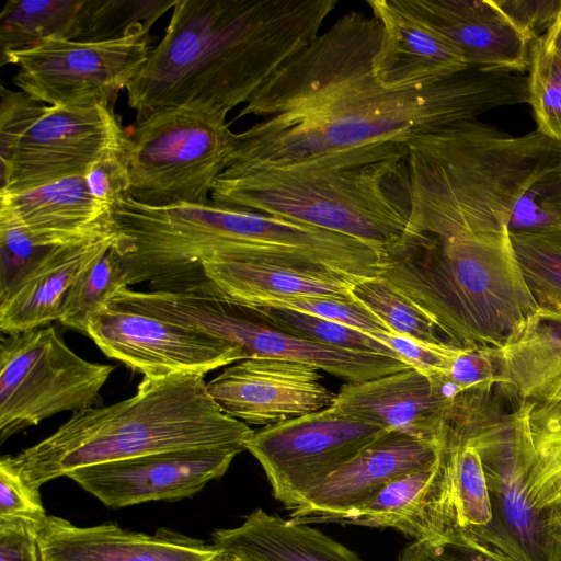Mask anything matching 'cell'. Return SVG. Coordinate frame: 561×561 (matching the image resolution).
Instances as JSON below:
<instances>
[{"instance_id": "32", "label": "cell", "mask_w": 561, "mask_h": 561, "mask_svg": "<svg viewBox=\"0 0 561 561\" xmlns=\"http://www.w3.org/2000/svg\"><path fill=\"white\" fill-rule=\"evenodd\" d=\"M508 233L538 308L561 312V227Z\"/></svg>"}, {"instance_id": "3", "label": "cell", "mask_w": 561, "mask_h": 561, "mask_svg": "<svg viewBox=\"0 0 561 561\" xmlns=\"http://www.w3.org/2000/svg\"><path fill=\"white\" fill-rule=\"evenodd\" d=\"M210 198L348 236L382 253L411 216L408 147L380 142L284 167L228 168Z\"/></svg>"}, {"instance_id": "17", "label": "cell", "mask_w": 561, "mask_h": 561, "mask_svg": "<svg viewBox=\"0 0 561 561\" xmlns=\"http://www.w3.org/2000/svg\"><path fill=\"white\" fill-rule=\"evenodd\" d=\"M318 368L299 362L251 357L228 365L207 382L228 415L252 425H273L330 408L336 393Z\"/></svg>"}, {"instance_id": "9", "label": "cell", "mask_w": 561, "mask_h": 561, "mask_svg": "<svg viewBox=\"0 0 561 561\" xmlns=\"http://www.w3.org/2000/svg\"><path fill=\"white\" fill-rule=\"evenodd\" d=\"M226 117L172 107L137 119L122 151L131 180L128 196L156 206L210 201L232 152L234 133Z\"/></svg>"}, {"instance_id": "28", "label": "cell", "mask_w": 561, "mask_h": 561, "mask_svg": "<svg viewBox=\"0 0 561 561\" xmlns=\"http://www.w3.org/2000/svg\"><path fill=\"white\" fill-rule=\"evenodd\" d=\"M107 0H8L0 14L1 56L47 38L110 39Z\"/></svg>"}, {"instance_id": "34", "label": "cell", "mask_w": 561, "mask_h": 561, "mask_svg": "<svg viewBox=\"0 0 561 561\" xmlns=\"http://www.w3.org/2000/svg\"><path fill=\"white\" fill-rule=\"evenodd\" d=\"M251 306L266 321L289 334L335 348L400 359L394 351L360 330L289 309Z\"/></svg>"}, {"instance_id": "7", "label": "cell", "mask_w": 561, "mask_h": 561, "mask_svg": "<svg viewBox=\"0 0 561 561\" xmlns=\"http://www.w3.org/2000/svg\"><path fill=\"white\" fill-rule=\"evenodd\" d=\"M126 134L110 104L54 106L2 88L0 192L84 175L94 161L121 153Z\"/></svg>"}, {"instance_id": "20", "label": "cell", "mask_w": 561, "mask_h": 561, "mask_svg": "<svg viewBox=\"0 0 561 561\" xmlns=\"http://www.w3.org/2000/svg\"><path fill=\"white\" fill-rule=\"evenodd\" d=\"M451 403L432 378L409 367L366 381L346 382L330 409L443 446Z\"/></svg>"}, {"instance_id": "14", "label": "cell", "mask_w": 561, "mask_h": 561, "mask_svg": "<svg viewBox=\"0 0 561 561\" xmlns=\"http://www.w3.org/2000/svg\"><path fill=\"white\" fill-rule=\"evenodd\" d=\"M386 431L328 408L254 431L244 448L262 466L274 499L291 511Z\"/></svg>"}, {"instance_id": "8", "label": "cell", "mask_w": 561, "mask_h": 561, "mask_svg": "<svg viewBox=\"0 0 561 561\" xmlns=\"http://www.w3.org/2000/svg\"><path fill=\"white\" fill-rule=\"evenodd\" d=\"M528 410V400L505 412L492 391H466L453 402L446 423L468 433L478 448L505 554L561 561V524L535 512L526 496Z\"/></svg>"}, {"instance_id": "30", "label": "cell", "mask_w": 561, "mask_h": 561, "mask_svg": "<svg viewBox=\"0 0 561 561\" xmlns=\"http://www.w3.org/2000/svg\"><path fill=\"white\" fill-rule=\"evenodd\" d=\"M443 451L449 480L450 537L470 538L505 554L474 442L463 430L446 424Z\"/></svg>"}, {"instance_id": "36", "label": "cell", "mask_w": 561, "mask_h": 561, "mask_svg": "<svg viewBox=\"0 0 561 561\" xmlns=\"http://www.w3.org/2000/svg\"><path fill=\"white\" fill-rule=\"evenodd\" d=\"M528 70V104L537 130L561 144V61L541 37L530 44Z\"/></svg>"}, {"instance_id": "13", "label": "cell", "mask_w": 561, "mask_h": 561, "mask_svg": "<svg viewBox=\"0 0 561 561\" xmlns=\"http://www.w3.org/2000/svg\"><path fill=\"white\" fill-rule=\"evenodd\" d=\"M382 27L374 15L351 11L286 60L239 116H278L313 107L373 73Z\"/></svg>"}, {"instance_id": "22", "label": "cell", "mask_w": 561, "mask_h": 561, "mask_svg": "<svg viewBox=\"0 0 561 561\" xmlns=\"http://www.w3.org/2000/svg\"><path fill=\"white\" fill-rule=\"evenodd\" d=\"M462 56L468 67L523 72L530 42L491 0H400Z\"/></svg>"}, {"instance_id": "41", "label": "cell", "mask_w": 561, "mask_h": 561, "mask_svg": "<svg viewBox=\"0 0 561 561\" xmlns=\"http://www.w3.org/2000/svg\"><path fill=\"white\" fill-rule=\"evenodd\" d=\"M398 561H516L511 557L466 537L417 541L407 546Z\"/></svg>"}, {"instance_id": "23", "label": "cell", "mask_w": 561, "mask_h": 561, "mask_svg": "<svg viewBox=\"0 0 561 561\" xmlns=\"http://www.w3.org/2000/svg\"><path fill=\"white\" fill-rule=\"evenodd\" d=\"M367 4L382 27L380 47L373 62V73L382 87H417L468 68L460 53L408 11L400 0H368Z\"/></svg>"}, {"instance_id": "11", "label": "cell", "mask_w": 561, "mask_h": 561, "mask_svg": "<svg viewBox=\"0 0 561 561\" xmlns=\"http://www.w3.org/2000/svg\"><path fill=\"white\" fill-rule=\"evenodd\" d=\"M113 365L85 360L54 325L0 343V443L60 412L94 407Z\"/></svg>"}, {"instance_id": "38", "label": "cell", "mask_w": 561, "mask_h": 561, "mask_svg": "<svg viewBox=\"0 0 561 561\" xmlns=\"http://www.w3.org/2000/svg\"><path fill=\"white\" fill-rule=\"evenodd\" d=\"M263 305L289 309L360 330L367 334L389 331L367 308L356 300L329 297H288ZM390 332V331H389Z\"/></svg>"}, {"instance_id": "31", "label": "cell", "mask_w": 561, "mask_h": 561, "mask_svg": "<svg viewBox=\"0 0 561 561\" xmlns=\"http://www.w3.org/2000/svg\"><path fill=\"white\" fill-rule=\"evenodd\" d=\"M528 428L527 501L561 524V399L529 401Z\"/></svg>"}, {"instance_id": "46", "label": "cell", "mask_w": 561, "mask_h": 561, "mask_svg": "<svg viewBox=\"0 0 561 561\" xmlns=\"http://www.w3.org/2000/svg\"><path fill=\"white\" fill-rule=\"evenodd\" d=\"M541 39L545 46L561 61V12L548 31L541 35Z\"/></svg>"}, {"instance_id": "6", "label": "cell", "mask_w": 561, "mask_h": 561, "mask_svg": "<svg viewBox=\"0 0 561 561\" xmlns=\"http://www.w3.org/2000/svg\"><path fill=\"white\" fill-rule=\"evenodd\" d=\"M379 276L459 345L503 347L539 309L508 231L444 236L407 226L382 251Z\"/></svg>"}, {"instance_id": "15", "label": "cell", "mask_w": 561, "mask_h": 561, "mask_svg": "<svg viewBox=\"0 0 561 561\" xmlns=\"http://www.w3.org/2000/svg\"><path fill=\"white\" fill-rule=\"evenodd\" d=\"M87 335L112 359L146 378L199 375L247 358L221 339L146 312L111 296L90 318Z\"/></svg>"}, {"instance_id": "40", "label": "cell", "mask_w": 561, "mask_h": 561, "mask_svg": "<svg viewBox=\"0 0 561 561\" xmlns=\"http://www.w3.org/2000/svg\"><path fill=\"white\" fill-rule=\"evenodd\" d=\"M397 353L399 358L428 377L444 376L461 345L425 343L389 331L368 334Z\"/></svg>"}, {"instance_id": "47", "label": "cell", "mask_w": 561, "mask_h": 561, "mask_svg": "<svg viewBox=\"0 0 561 561\" xmlns=\"http://www.w3.org/2000/svg\"><path fill=\"white\" fill-rule=\"evenodd\" d=\"M211 561H236L226 553L218 551V554Z\"/></svg>"}, {"instance_id": "37", "label": "cell", "mask_w": 561, "mask_h": 561, "mask_svg": "<svg viewBox=\"0 0 561 561\" xmlns=\"http://www.w3.org/2000/svg\"><path fill=\"white\" fill-rule=\"evenodd\" d=\"M561 227V163L533 184L516 204L508 232Z\"/></svg>"}, {"instance_id": "26", "label": "cell", "mask_w": 561, "mask_h": 561, "mask_svg": "<svg viewBox=\"0 0 561 561\" xmlns=\"http://www.w3.org/2000/svg\"><path fill=\"white\" fill-rule=\"evenodd\" d=\"M204 276L229 297L263 305L288 297H329L355 301L358 279L317 266H299L213 253L203 259Z\"/></svg>"}, {"instance_id": "16", "label": "cell", "mask_w": 561, "mask_h": 561, "mask_svg": "<svg viewBox=\"0 0 561 561\" xmlns=\"http://www.w3.org/2000/svg\"><path fill=\"white\" fill-rule=\"evenodd\" d=\"M241 447L165 450L78 468L67 477L111 508L179 501L220 479Z\"/></svg>"}, {"instance_id": "44", "label": "cell", "mask_w": 561, "mask_h": 561, "mask_svg": "<svg viewBox=\"0 0 561 561\" xmlns=\"http://www.w3.org/2000/svg\"><path fill=\"white\" fill-rule=\"evenodd\" d=\"M83 176L90 195L111 209L119 198L129 194L130 173L122 152L94 161Z\"/></svg>"}, {"instance_id": "5", "label": "cell", "mask_w": 561, "mask_h": 561, "mask_svg": "<svg viewBox=\"0 0 561 561\" xmlns=\"http://www.w3.org/2000/svg\"><path fill=\"white\" fill-rule=\"evenodd\" d=\"M253 432L222 411L204 376L144 377L134 396L72 413L53 434L7 458L39 492L50 480L87 466L184 448L245 449Z\"/></svg>"}, {"instance_id": "19", "label": "cell", "mask_w": 561, "mask_h": 561, "mask_svg": "<svg viewBox=\"0 0 561 561\" xmlns=\"http://www.w3.org/2000/svg\"><path fill=\"white\" fill-rule=\"evenodd\" d=\"M39 561H211L210 543L169 528L153 534L123 529L116 523L77 526L47 515L36 533Z\"/></svg>"}, {"instance_id": "24", "label": "cell", "mask_w": 561, "mask_h": 561, "mask_svg": "<svg viewBox=\"0 0 561 561\" xmlns=\"http://www.w3.org/2000/svg\"><path fill=\"white\" fill-rule=\"evenodd\" d=\"M115 232L102 239L56 247L0 290V330L27 331L59 321L65 299L78 276L105 253Z\"/></svg>"}, {"instance_id": "27", "label": "cell", "mask_w": 561, "mask_h": 561, "mask_svg": "<svg viewBox=\"0 0 561 561\" xmlns=\"http://www.w3.org/2000/svg\"><path fill=\"white\" fill-rule=\"evenodd\" d=\"M211 545L236 561H364L308 524L257 507L233 528L216 529Z\"/></svg>"}, {"instance_id": "45", "label": "cell", "mask_w": 561, "mask_h": 561, "mask_svg": "<svg viewBox=\"0 0 561 561\" xmlns=\"http://www.w3.org/2000/svg\"><path fill=\"white\" fill-rule=\"evenodd\" d=\"M38 525L22 518H0V561H39Z\"/></svg>"}, {"instance_id": "42", "label": "cell", "mask_w": 561, "mask_h": 561, "mask_svg": "<svg viewBox=\"0 0 561 561\" xmlns=\"http://www.w3.org/2000/svg\"><path fill=\"white\" fill-rule=\"evenodd\" d=\"M46 516L39 492L32 490L3 456L0 460V518H22L41 524Z\"/></svg>"}, {"instance_id": "25", "label": "cell", "mask_w": 561, "mask_h": 561, "mask_svg": "<svg viewBox=\"0 0 561 561\" xmlns=\"http://www.w3.org/2000/svg\"><path fill=\"white\" fill-rule=\"evenodd\" d=\"M340 523L392 528L417 541L448 539L449 480L443 449L434 465L394 480Z\"/></svg>"}, {"instance_id": "18", "label": "cell", "mask_w": 561, "mask_h": 561, "mask_svg": "<svg viewBox=\"0 0 561 561\" xmlns=\"http://www.w3.org/2000/svg\"><path fill=\"white\" fill-rule=\"evenodd\" d=\"M443 446L386 431L330 474L289 513L296 523H340L394 480L434 465Z\"/></svg>"}, {"instance_id": "1", "label": "cell", "mask_w": 561, "mask_h": 561, "mask_svg": "<svg viewBox=\"0 0 561 561\" xmlns=\"http://www.w3.org/2000/svg\"><path fill=\"white\" fill-rule=\"evenodd\" d=\"M336 0H178L126 88L141 119L172 107L224 116L318 35Z\"/></svg>"}, {"instance_id": "4", "label": "cell", "mask_w": 561, "mask_h": 561, "mask_svg": "<svg viewBox=\"0 0 561 561\" xmlns=\"http://www.w3.org/2000/svg\"><path fill=\"white\" fill-rule=\"evenodd\" d=\"M407 147L408 227L444 236L508 231L520 197L561 163V144L538 130L514 137L477 119L421 135Z\"/></svg>"}, {"instance_id": "21", "label": "cell", "mask_w": 561, "mask_h": 561, "mask_svg": "<svg viewBox=\"0 0 561 561\" xmlns=\"http://www.w3.org/2000/svg\"><path fill=\"white\" fill-rule=\"evenodd\" d=\"M111 213L90 195L83 175L23 192H0V224L20 228L43 250L111 236Z\"/></svg>"}, {"instance_id": "35", "label": "cell", "mask_w": 561, "mask_h": 561, "mask_svg": "<svg viewBox=\"0 0 561 561\" xmlns=\"http://www.w3.org/2000/svg\"><path fill=\"white\" fill-rule=\"evenodd\" d=\"M113 244L71 286L59 318L62 325L87 335L91 316L118 289L128 287Z\"/></svg>"}, {"instance_id": "2", "label": "cell", "mask_w": 561, "mask_h": 561, "mask_svg": "<svg viewBox=\"0 0 561 561\" xmlns=\"http://www.w3.org/2000/svg\"><path fill=\"white\" fill-rule=\"evenodd\" d=\"M528 101V77L518 71L468 67L407 89L385 88L371 73L313 107L272 116L234 134L228 168L284 167L380 142L408 144Z\"/></svg>"}, {"instance_id": "12", "label": "cell", "mask_w": 561, "mask_h": 561, "mask_svg": "<svg viewBox=\"0 0 561 561\" xmlns=\"http://www.w3.org/2000/svg\"><path fill=\"white\" fill-rule=\"evenodd\" d=\"M149 30L140 25L125 36L96 42L47 38L2 55L1 65L16 66L14 85L44 104L111 105L148 59Z\"/></svg>"}, {"instance_id": "10", "label": "cell", "mask_w": 561, "mask_h": 561, "mask_svg": "<svg viewBox=\"0 0 561 561\" xmlns=\"http://www.w3.org/2000/svg\"><path fill=\"white\" fill-rule=\"evenodd\" d=\"M138 306L154 316L194 327L240 347L251 357L311 365L347 382L370 380L410 366L379 354L352 352L289 334L238 301L207 278L170 290L141 291Z\"/></svg>"}, {"instance_id": "29", "label": "cell", "mask_w": 561, "mask_h": 561, "mask_svg": "<svg viewBox=\"0 0 561 561\" xmlns=\"http://www.w3.org/2000/svg\"><path fill=\"white\" fill-rule=\"evenodd\" d=\"M497 388L519 400L561 399V312L538 309L499 348Z\"/></svg>"}, {"instance_id": "43", "label": "cell", "mask_w": 561, "mask_h": 561, "mask_svg": "<svg viewBox=\"0 0 561 561\" xmlns=\"http://www.w3.org/2000/svg\"><path fill=\"white\" fill-rule=\"evenodd\" d=\"M491 2L530 43L541 37L561 12V0H491Z\"/></svg>"}, {"instance_id": "39", "label": "cell", "mask_w": 561, "mask_h": 561, "mask_svg": "<svg viewBox=\"0 0 561 561\" xmlns=\"http://www.w3.org/2000/svg\"><path fill=\"white\" fill-rule=\"evenodd\" d=\"M499 348L461 345L440 376L465 391H492L499 383Z\"/></svg>"}, {"instance_id": "33", "label": "cell", "mask_w": 561, "mask_h": 561, "mask_svg": "<svg viewBox=\"0 0 561 561\" xmlns=\"http://www.w3.org/2000/svg\"><path fill=\"white\" fill-rule=\"evenodd\" d=\"M352 295L392 333L430 344L459 345L453 342L423 310L380 276L356 280L352 287Z\"/></svg>"}]
</instances>
